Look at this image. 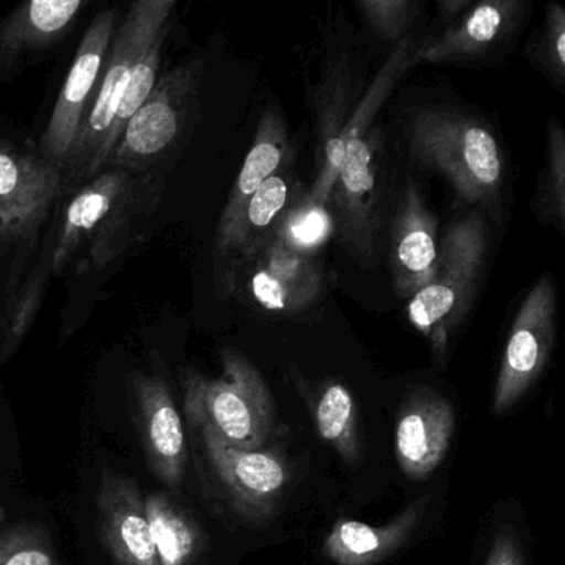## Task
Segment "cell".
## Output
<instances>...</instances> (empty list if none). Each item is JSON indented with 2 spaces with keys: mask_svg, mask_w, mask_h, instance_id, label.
I'll use <instances>...</instances> for the list:
<instances>
[{
  "mask_svg": "<svg viewBox=\"0 0 565 565\" xmlns=\"http://www.w3.org/2000/svg\"><path fill=\"white\" fill-rule=\"evenodd\" d=\"M143 174L124 168L108 167L92 178L62 217L54 273L75 267L81 276L107 267L125 249L135 216L143 211Z\"/></svg>",
  "mask_w": 565,
  "mask_h": 565,
  "instance_id": "6da1fadb",
  "label": "cell"
},
{
  "mask_svg": "<svg viewBox=\"0 0 565 565\" xmlns=\"http://www.w3.org/2000/svg\"><path fill=\"white\" fill-rule=\"evenodd\" d=\"M174 8V0H138L115 28L100 81L68 154L64 173L75 180L90 181L107 168L108 135L121 98L151 42L170 32Z\"/></svg>",
  "mask_w": 565,
  "mask_h": 565,
  "instance_id": "7a4b0ae2",
  "label": "cell"
},
{
  "mask_svg": "<svg viewBox=\"0 0 565 565\" xmlns=\"http://www.w3.org/2000/svg\"><path fill=\"white\" fill-rule=\"evenodd\" d=\"M408 145L413 160L441 174L459 200L498 211L504 168L484 125L456 111L423 108L409 121Z\"/></svg>",
  "mask_w": 565,
  "mask_h": 565,
  "instance_id": "3957f363",
  "label": "cell"
},
{
  "mask_svg": "<svg viewBox=\"0 0 565 565\" xmlns=\"http://www.w3.org/2000/svg\"><path fill=\"white\" fill-rule=\"evenodd\" d=\"M221 365L223 373L217 379L190 373L184 380L188 419L233 448H266L276 428V405L266 380L234 349L223 350Z\"/></svg>",
  "mask_w": 565,
  "mask_h": 565,
  "instance_id": "277c9868",
  "label": "cell"
},
{
  "mask_svg": "<svg viewBox=\"0 0 565 565\" xmlns=\"http://www.w3.org/2000/svg\"><path fill=\"white\" fill-rule=\"evenodd\" d=\"M489 230L479 211L459 217L439 244L438 267L431 282L408 302V320L445 355L459 323L471 307L488 257Z\"/></svg>",
  "mask_w": 565,
  "mask_h": 565,
  "instance_id": "5b68a950",
  "label": "cell"
},
{
  "mask_svg": "<svg viewBox=\"0 0 565 565\" xmlns=\"http://www.w3.org/2000/svg\"><path fill=\"white\" fill-rule=\"evenodd\" d=\"M196 431L204 475L211 491L227 514L244 525L267 524L286 502L294 471L282 449L256 451L233 448L204 426Z\"/></svg>",
  "mask_w": 565,
  "mask_h": 565,
  "instance_id": "8992f818",
  "label": "cell"
},
{
  "mask_svg": "<svg viewBox=\"0 0 565 565\" xmlns=\"http://www.w3.org/2000/svg\"><path fill=\"white\" fill-rule=\"evenodd\" d=\"M201 74L200 61H186L158 77L153 90L115 145L107 168L145 174L167 158L186 134L196 107Z\"/></svg>",
  "mask_w": 565,
  "mask_h": 565,
  "instance_id": "52a82bcc",
  "label": "cell"
},
{
  "mask_svg": "<svg viewBox=\"0 0 565 565\" xmlns=\"http://www.w3.org/2000/svg\"><path fill=\"white\" fill-rule=\"evenodd\" d=\"M322 289V269L313 256L294 253L267 236L241 257L231 296L243 290L267 312L297 316L319 300Z\"/></svg>",
  "mask_w": 565,
  "mask_h": 565,
  "instance_id": "ba28073f",
  "label": "cell"
},
{
  "mask_svg": "<svg viewBox=\"0 0 565 565\" xmlns=\"http://www.w3.org/2000/svg\"><path fill=\"white\" fill-rule=\"evenodd\" d=\"M289 130L277 107H267L257 125L253 147L244 160L239 177L227 198L214 237V284L221 297H230L234 280V244L243 224L247 204L264 181L286 170L290 161Z\"/></svg>",
  "mask_w": 565,
  "mask_h": 565,
  "instance_id": "9c48e42d",
  "label": "cell"
},
{
  "mask_svg": "<svg viewBox=\"0 0 565 565\" xmlns=\"http://www.w3.org/2000/svg\"><path fill=\"white\" fill-rule=\"evenodd\" d=\"M555 312L554 276H542L525 296L505 342L492 399L495 415L518 405L547 365L554 347Z\"/></svg>",
  "mask_w": 565,
  "mask_h": 565,
  "instance_id": "30bf717a",
  "label": "cell"
},
{
  "mask_svg": "<svg viewBox=\"0 0 565 565\" xmlns=\"http://www.w3.org/2000/svg\"><path fill=\"white\" fill-rule=\"evenodd\" d=\"M380 153L382 135L379 128L350 141L327 203L333 224L340 227L343 244L360 259H370L375 250L382 174Z\"/></svg>",
  "mask_w": 565,
  "mask_h": 565,
  "instance_id": "8fae6325",
  "label": "cell"
},
{
  "mask_svg": "<svg viewBox=\"0 0 565 565\" xmlns=\"http://www.w3.org/2000/svg\"><path fill=\"white\" fill-rule=\"evenodd\" d=\"M117 28V12L114 9L100 12L85 32L74 64L65 78L61 95L41 140V157L64 171L68 154L81 131L82 121L90 107L95 88L100 81L111 38Z\"/></svg>",
  "mask_w": 565,
  "mask_h": 565,
  "instance_id": "7c38bea8",
  "label": "cell"
},
{
  "mask_svg": "<svg viewBox=\"0 0 565 565\" xmlns=\"http://www.w3.org/2000/svg\"><path fill=\"white\" fill-rule=\"evenodd\" d=\"M64 171L41 153L0 143V254L28 241L62 190Z\"/></svg>",
  "mask_w": 565,
  "mask_h": 565,
  "instance_id": "4fadbf2b",
  "label": "cell"
},
{
  "mask_svg": "<svg viewBox=\"0 0 565 565\" xmlns=\"http://www.w3.org/2000/svg\"><path fill=\"white\" fill-rule=\"evenodd\" d=\"M130 398L151 471L168 488H180L186 475L188 441L170 386L163 376L135 373Z\"/></svg>",
  "mask_w": 565,
  "mask_h": 565,
  "instance_id": "5bb4252c",
  "label": "cell"
},
{
  "mask_svg": "<svg viewBox=\"0 0 565 565\" xmlns=\"http://www.w3.org/2000/svg\"><path fill=\"white\" fill-rule=\"evenodd\" d=\"M451 403L431 388H416L403 402L395 431L399 468L413 481H423L438 469L455 435Z\"/></svg>",
  "mask_w": 565,
  "mask_h": 565,
  "instance_id": "9a60e30c",
  "label": "cell"
},
{
  "mask_svg": "<svg viewBox=\"0 0 565 565\" xmlns=\"http://www.w3.org/2000/svg\"><path fill=\"white\" fill-rule=\"evenodd\" d=\"M98 525L117 565H160L137 481L107 469L97 492Z\"/></svg>",
  "mask_w": 565,
  "mask_h": 565,
  "instance_id": "2e32d148",
  "label": "cell"
},
{
  "mask_svg": "<svg viewBox=\"0 0 565 565\" xmlns=\"http://www.w3.org/2000/svg\"><path fill=\"white\" fill-rule=\"evenodd\" d=\"M438 223L415 184H406L392 230V270L396 292L412 299L431 282L438 267Z\"/></svg>",
  "mask_w": 565,
  "mask_h": 565,
  "instance_id": "e0dca14e",
  "label": "cell"
},
{
  "mask_svg": "<svg viewBox=\"0 0 565 565\" xmlns=\"http://www.w3.org/2000/svg\"><path fill=\"white\" fill-rule=\"evenodd\" d=\"M522 11L524 2L521 0L475 2L441 34L415 44L409 55V68L419 64L471 58L489 51L518 28Z\"/></svg>",
  "mask_w": 565,
  "mask_h": 565,
  "instance_id": "ac0fdd59",
  "label": "cell"
},
{
  "mask_svg": "<svg viewBox=\"0 0 565 565\" xmlns=\"http://www.w3.org/2000/svg\"><path fill=\"white\" fill-rule=\"evenodd\" d=\"M352 75L347 61L330 65L316 94V131L319 137L317 177L310 196L327 206L339 177L345 147L343 134L353 111Z\"/></svg>",
  "mask_w": 565,
  "mask_h": 565,
  "instance_id": "d6986e66",
  "label": "cell"
},
{
  "mask_svg": "<svg viewBox=\"0 0 565 565\" xmlns=\"http://www.w3.org/2000/svg\"><path fill=\"white\" fill-rule=\"evenodd\" d=\"M428 504L429 495H423L383 525L342 519L327 534L323 554L335 565L382 564L412 541Z\"/></svg>",
  "mask_w": 565,
  "mask_h": 565,
  "instance_id": "ffe728a7",
  "label": "cell"
},
{
  "mask_svg": "<svg viewBox=\"0 0 565 565\" xmlns=\"http://www.w3.org/2000/svg\"><path fill=\"white\" fill-rule=\"evenodd\" d=\"M85 6V0H32L19 6L0 24V62L54 45Z\"/></svg>",
  "mask_w": 565,
  "mask_h": 565,
  "instance_id": "44dd1931",
  "label": "cell"
},
{
  "mask_svg": "<svg viewBox=\"0 0 565 565\" xmlns=\"http://www.w3.org/2000/svg\"><path fill=\"white\" fill-rule=\"evenodd\" d=\"M145 509L160 565H196L206 535L193 514L161 491L145 495Z\"/></svg>",
  "mask_w": 565,
  "mask_h": 565,
  "instance_id": "7402d4cb",
  "label": "cell"
},
{
  "mask_svg": "<svg viewBox=\"0 0 565 565\" xmlns=\"http://www.w3.org/2000/svg\"><path fill=\"white\" fill-rule=\"evenodd\" d=\"M312 409L313 423L323 441L329 443L337 455L355 465L360 459L359 422L352 393L342 383L327 382L313 395L307 386H300Z\"/></svg>",
  "mask_w": 565,
  "mask_h": 565,
  "instance_id": "603a6c76",
  "label": "cell"
},
{
  "mask_svg": "<svg viewBox=\"0 0 565 565\" xmlns=\"http://www.w3.org/2000/svg\"><path fill=\"white\" fill-rule=\"evenodd\" d=\"M333 230L335 224L329 207L317 203L309 191L296 188L269 236L294 253L313 256L329 243Z\"/></svg>",
  "mask_w": 565,
  "mask_h": 565,
  "instance_id": "cb8c5ba5",
  "label": "cell"
},
{
  "mask_svg": "<svg viewBox=\"0 0 565 565\" xmlns=\"http://www.w3.org/2000/svg\"><path fill=\"white\" fill-rule=\"evenodd\" d=\"M415 44L416 42L413 41V38L406 35L390 52L388 58H386L383 67L380 68L375 81L372 82L369 90L360 98L359 104L355 105L352 115H350L345 134H343V147H347L350 141L356 140V138L365 137L372 130V124L375 121L376 115L382 110L383 105H385L386 98L390 97L403 74L408 71L409 55H412Z\"/></svg>",
  "mask_w": 565,
  "mask_h": 565,
  "instance_id": "d4e9b609",
  "label": "cell"
},
{
  "mask_svg": "<svg viewBox=\"0 0 565 565\" xmlns=\"http://www.w3.org/2000/svg\"><path fill=\"white\" fill-rule=\"evenodd\" d=\"M286 173L287 168L264 181L263 186L247 204L243 224L234 244V273L244 253L269 236L274 223L289 203L292 190Z\"/></svg>",
  "mask_w": 565,
  "mask_h": 565,
  "instance_id": "484cf974",
  "label": "cell"
},
{
  "mask_svg": "<svg viewBox=\"0 0 565 565\" xmlns=\"http://www.w3.org/2000/svg\"><path fill=\"white\" fill-rule=\"evenodd\" d=\"M539 214L551 221L558 230L565 223V137L561 124L551 118L547 128V151L542 170L541 184L534 198Z\"/></svg>",
  "mask_w": 565,
  "mask_h": 565,
  "instance_id": "4316f807",
  "label": "cell"
},
{
  "mask_svg": "<svg viewBox=\"0 0 565 565\" xmlns=\"http://www.w3.org/2000/svg\"><path fill=\"white\" fill-rule=\"evenodd\" d=\"M167 38L168 32L154 39L150 47L145 52L143 57L138 62L137 68H135L134 77H131L130 85H128L127 92H125L124 98H121L120 107H118L114 125H111L110 135H108V158H110L117 141L120 140L125 128L130 124L138 108L145 104L148 95L151 94L154 85H157L158 77H160L161 57H163V45Z\"/></svg>",
  "mask_w": 565,
  "mask_h": 565,
  "instance_id": "83f0119b",
  "label": "cell"
},
{
  "mask_svg": "<svg viewBox=\"0 0 565 565\" xmlns=\"http://www.w3.org/2000/svg\"><path fill=\"white\" fill-rule=\"evenodd\" d=\"M0 565H58L47 532L32 522L0 531Z\"/></svg>",
  "mask_w": 565,
  "mask_h": 565,
  "instance_id": "f1b7e54d",
  "label": "cell"
},
{
  "mask_svg": "<svg viewBox=\"0 0 565 565\" xmlns=\"http://www.w3.org/2000/svg\"><path fill=\"white\" fill-rule=\"evenodd\" d=\"M359 9L380 39L398 44L418 15L419 4L416 0H362Z\"/></svg>",
  "mask_w": 565,
  "mask_h": 565,
  "instance_id": "f546056e",
  "label": "cell"
},
{
  "mask_svg": "<svg viewBox=\"0 0 565 565\" xmlns=\"http://www.w3.org/2000/svg\"><path fill=\"white\" fill-rule=\"evenodd\" d=\"M535 55L548 75L562 84L565 77V11L562 6L547 4L544 31Z\"/></svg>",
  "mask_w": 565,
  "mask_h": 565,
  "instance_id": "4dcf8cb0",
  "label": "cell"
},
{
  "mask_svg": "<svg viewBox=\"0 0 565 565\" xmlns=\"http://www.w3.org/2000/svg\"><path fill=\"white\" fill-rule=\"evenodd\" d=\"M484 565H524L521 545L511 532L495 535Z\"/></svg>",
  "mask_w": 565,
  "mask_h": 565,
  "instance_id": "1f68e13d",
  "label": "cell"
},
{
  "mask_svg": "<svg viewBox=\"0 0 565 565\" xmlns=\"http://www.w3.org/2000/svg\"><path fill=\"white\" fill-rule=\"evenodd\" d=\"M475 2L471 0H439L438 12L445 22H455L468 11Z\"/></svg>",
  "mask_w": 565,
  "mask_h": 565,
  "instance_id": "d6a6232c",
  "label": "cell"
}]
</instances>
